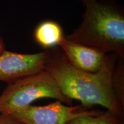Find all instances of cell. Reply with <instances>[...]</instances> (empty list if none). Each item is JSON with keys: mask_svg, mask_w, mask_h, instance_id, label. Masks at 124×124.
Here are the masks:
<instances>
[{"mask_svg": "<svg viewBox=\"0 0 124 124\" xmlns=\"http://www.w3.org/2000/svg\"><path fill=\"white\" fill-rule=\"evenodd\" d=\"M124 58L118 57L111 74V86L115 97L124 111Z\"/></svg>", "mask_w": 124, "mask_h": 124, "instance_id": "cell-9", "label": "cell"}, {"mask_svg": "<svg viewBox=\"0 0 124 124\" xmlns=\"http://www.w3.org/2000/svg\"><path fill=\"white\" fill-rule=\"evenodd\" d=\"M82 22L65 39L124 58V10L117 0H78Z\"/></svg>", "mask_w": 124, "mask_h": 124, "instance_id": "cell-2", "label": "cell"}, {"mask_svg": "<svg viewBox=\"0 0 124 124\" xmlns=\"http://www.w3.org/2000/svg\"><path fill=\"white\" fill-rule=\"evenodd\" d=\"M65 36L60 25L52 20L40 23L34 31V39L36 43L46 49L59 46Z\"/></svg>", "mask_w": 124, "mask_h": 124, "instance_id": "cell-7", "label": "cell"}, {"mask_svg": "<svg viewBox=\"0 0 124 124\" xmlns=\"http://www.w3.org/2000/svg\"><path fill=\"white\" fill-rule=\"evenodd\" d=\"M67 124H124V117L111 111H95L93 113L75 118Z\"/></svg>", "mask_w": 124, "mask_h": 124, "instance_id": "cell-8", "label": "cell"}, {"mask_svg": "<svg viewBox=\"0 0 124 124\" xmlns=\"http://www.w3.org/2000/svg\"><path fill=\"white\" fill-rule=\"evenodd\" d=\"M47 52L19 54L5 50L0 55V81L8 83L43 70Z\"/></svg>", "mask_w": 124, "mask_h": 124, "instance_id": "cell-5", "label": "cell"}, {"mask_svg": "<svg viewBox=\"0 0 124 124\" xmlns=\"http://www.w3.org/2000/svg\"><path fill=\"white\" fill-rule=\"evenodd\" d=\"M94 111L80 105L70 106L56 101L44 106L31 105L10 116L25 124H67L75 118Z\"/></svg>", "mask_w": 124, "mask_h": 124, "instance_id": "cell-4", "label": "cell"}, {"mask_svg": "<svg viewBox=\"0 0 124 124\" xmlns=\"http://www.w3.org/2000/svg\"><path fill=\"white\" fill-rule=\"evenodd\" d=\"M59 46L72 66L90 73L100 71L112 57L97 49L66 40L65 37Z\"/></svg>", "mask_w": 124, "mask_h": 124, "instance_id": "cell-6", "label": "cell"}, {"mask_svg": "<svg viewBox=\"0 0 124 124\" xmlns=\"http://www.w3.org/2000/svg\"><path fill=\"white\" fill-rule=\"evenodd\" d=\"M5 44L2 37L0 36V55L5 51Z\"/></svg>", "mask_w": 124, "mask_h": 124, "instance_id": "cell-11", "label": "cell"}, {"mask_svg": "<svg viewBox=\"0 0 124 124\" xmlns=\"http://www.w3.org/2000/svg\"><path fill=\"white\" fill-rule=\"evenodd\" d=\"M0 124H25L10 115L1 114Z\"/></svg>", "mask_w": 124, "mask_h": 124, "instance_id": "cell-10", "label": "cell"}, {"mask_svg": "<svg viewBox=\"0 0 124 124\" xmlns=\"http://www.w3.org/2000/svg\"><path fill=\"white\" fill-rule=\"evenodd\" d=\"M44 70L53 77L63 95L79 101L86 108L95 105L124 117L122 110L113 92L111 74L118 56L113 54L103 69L90 73L76 69L68 62L61 49L55 47L46 51Z\"/></svg>", "mask_w": 124, "mask_h": 124, "instance_id": "cell-1", "label": "cell"}, {"mask_svg": "<svg viewBox=\"0 0 124 124\" xmlns=\"http://www.w3.org/2000/svg\"><path fill=\"white\" fill-rule=\"evenodd\" d=\"M43 98L72 105V100L63 95L53 77L43 70L9 83L0 95V113L12 115Z\"/></svg>", "mask_w": 124, "mask_h": 124, "instance_id": "cell-3", "label": "cell"}]
</instances>
